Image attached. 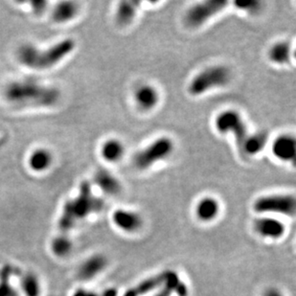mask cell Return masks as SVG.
<instances>
[{"label": "cell", "instance_id": "obj_1", "mask_svg": "<svg viewBox=\"0 0 296 296\" xmlns=\"http://www.w3.org/2000/svg\"><path fill=\"white\" fill-rule=\"evenodd\" d=\"M10 103L20 106H52L59 102L60 92L54 87L44 86L34 80L15 81L5 89Z\"/></svg>", "mask_w": 296, "mask_h": 296}, {"label": "cell", "instance_id": "obj_19", "mask_svg": "<svg viewBox=\"0 0 296 296\" xmlns=\"http://www.w3.org/2000/svg\"><path fill=\"white\" fill-rule=\"evenodd\" d=\"M292 47L287 42L276 43L268 50V58L276 64H287L291 61Z\"/></svg>", "mask_w": 296, "mask_h": 296}, {"label": "cell", "instance_id": "obj_2", "mask_svg": "<svg viewBox=\"0 0 296 296\" xmlns=\"http://www.w3.org/2000/svg\"><path fill=\"white\" fill-rule=\"evenodd\" d=\"M74 41L66 39L53 45L49 49L42 51L29 44L22 45L17 50V59L23 65L38 70L48 69L68 56L75 49Z\"/></svg>", "mask_w": 296, "mask_h": 296}, {"label": "cell", "instance_id": "obj_21", "mask_svg": "<svg viewBox=\"0 0 296 296\" xmlns=\"http://www.w3.org/2000/svg\"><path fill=\"white\" fill-rule=\"evenodd\" d=\"M52 164V154L45 148L35 150L29 158L30 167L36 172H43Z\"/></svg>", "mask_w": 296, "mask_h": 296}, {"label": "cell", "instance_id": "obj_4", "mask_svg": "<svg viewBox=\"0 0 296 296\" xmlns=\"http://www.w3.org/2000/svg\"><path fill=\"white\" fill-rule=\"evenodd\" d=\"M230 77V70L226 66H210L193 78L188 88L189 93L193 96H200L210 89L224 87L228 84Z\"/></svg>", "mask_w": 296, "mask_h": 296}, {"label": "cell", "instance_id": "obj_17", "mask_svg": "<svg viewBox=\"0 0 296 296\" xmlns=\"http://www.w3.org/2000/svg\"><path fill=\"white\" fill-rule=\"evenodd\" d=\"M268 135L265 132L247 135L242 146V151L248 155H255L262 151L266 147Z\"/></svg>", "mask_w": 296, "mask_h": 296}, {"label": "cell", "instance_id": "obj_13", "mask_svg": "<svg viewBox=\"0 0 296 296\" xmlns=\"http://www.w3.org/2000/svg\"><path fill=\"white\" fill-rule=\"evenodd\" d=\"M220 211V202L212 197H205L196 205V217L199 222H211L218 218Z\"/></svg>", "mask_w": 296, "mask_h": 296}, {"label": "cell", "instance_id": "obj_8", "mask_svg": "<svg viewBox=\"0 0 296 296\" xmlns=\"http://www.w3.org/2000/svg\"><path fill=\"white\" fill-rule=\"evenodd\" d=\"M228 4L225 0H207L192 6L185 15V22L189 27L197 28L205 24L210 18L222 12Z\"/></svg>", "mask_w": 296, "mask_h": 296}, {"label": "cell", "instance_id": "obj_16", "mask_svg": "<svg viewBox=\"0 0 296 296\" xmlns=\"http://www.w3.org/2000/svg\"><path fill=\"white\" fill-rule=\"evenodd\" d=\"M140 6V1L124 0L118 4L116 10V21L120 25H128L134 20Z\"/></svg>", "mask_w": 296, "mask_h": 296}, {"label": "cell", "instance_id": "obj_14", "mask_svg": "<svg viewBox=\"0 0 296 296\" xmlns=\"http://www.w3.org/2000/svg\"><path fill=\"white\" fill-rule=\"evenodd\" d=\"M94 182L104 194L108 196H116L122 190V185L118 178H115L114 175L105 169H100L97 171L94 177Z\"/></svg>", "mask_w": 296, "mask_h": 296}, {"label": "cell", "instance_id": "obj_12", "mask_svg": "<svg viewBox=\"0 0 296 296\" xmlns=\"http://www.w3.org/2000/svg\"><path fill=\"white\" fill-rule=\"evenodd\" d=\"M296 143L291 135L277 137L272 144V153L282 161H294L296 158Z\"/></svg>", "mask_w": 296, "mask_h": 296}, {"label": "cell", "instance_id": "obj_23", "mask_svg": "<svg viewBox=\"0 0 296 296\" xmlns=\"http://www.w3.org/2000/svg\"><path fill=\"white\" fill-rule=\"evenodd\" d=\"M21 290L25 296H40L42 285L38 276L34 273H27L21 280Z\"/></svg>", "mask_w": 296, "mask_h": 296}, {"label": "cell", "instance_id": "obj_18", "mask_svg": "<svg viewBox=\"0 0 296 296\" xmlns=\"http://www.w3.org/2000/svg\"><path fill=\"white\" fill-rule=\"evenodd\" d=\"M79 11V6L76 2L62 1L59 2L53 11V19L56 22L63 23L73 19Z\"/></svg>", "mask_w": 296, "mask_h": 296}, {"label": "cell", "instance_id": "obj_9", "mask_svg": "<svg viewBox=\"0 0 296 296\" xmlns=\"http://www.w3.org/2000/svg\"><path fill=\"white\" fill-rule=\"evenodd\" d=\"M253 226L255 232L264 239L279 240L286 233V225L280 220L271 216L257 218Z\"/></svg>", "mask_w": 296, "mask_h": 296}, {"label": "cell", "instance_id": "obj_25", "mask_svg": "<svg viewBox=\"0 0 296 296\" xmlns=\"http://www.w3.org/2000/svg\"><path fill=\"white\" fill-rule=\"evenodd\" d=\"M32 8L34 10V12L38 15L43 14L46 10V6H47V2L46 1H36V2H32Z\"/></svg>", "mask_w": 296, "mask_h": 296}, {"label": "cell", "instance_id": "obj_20", "mask_svg": "<svg viewBox=\"0 0 296 296\" xmlns=\"http://www.w3.org/2000/svg\"><path fill=\"white\" fill-rule=\"evenodd\" d=\"M124 152V145L117 139L105 141L101 148V154L107 162H117L123 157Z\"/></svg>", "mask_w": 296, "mask_h": 296}, {"label": "cell", "instance_id": "obj_3", "mask_svg": "<svg viewBox=\"0 0 296 296\" xmlns=\"http://www.w3.org/2000/svg\"><path fill=\"white\" fill-rule=\"evenodd\" d=\"M103 207V200L92 194L90 184L83 182L79 196L65 204L60 223L68 228L73 226L77 221L89 217L92 213L101 211Z\"/></svg>", "mask_w": 296, "mask_h": 296}, {"label": "cell", "instance_id": "obj_5", "mask_svg": "<svg viewBox=\"0 0 296 296\" xmlns=\"http://www.w3.org/2000/svg\"><path fill=\"white\" fill-rule=\"evenodd\" d=\"M174 149L175 144L171 138H158L134 155V166L139 170H147L155 163L168 158Z\"/></svg>", "mask_w": 296, "mask_h": 296}, {"label": "cell", "instance_id": "obj_24", "mask_svg": "<svg viewBox=\"0 0 296 296\" xmlns=\"http://www.w3.org/2000/svg\"><path fill=\"white\" fill-rule=\"evenodd\" d=\"M260 2L258 1H236L235 2V6L237 7L238 9L249 12V13H253L258 11V9L260 8Z\"/></svg>", "mask_w": 296, "mask_h": 296}, {"label": "cell", "instance_id": "obj_15", "mask_svg": "<svg viewBox=\"0 0 296 296\" xmlns=\"http://www.w3.org/2000/svg\"><path fill=\"white\" fill-rule=\"evenodd\" d=\"M134 99L141 109L149 110L158 104L159 93L154 87L144 85L136 89L134 93Z\"/></svg>", "mask_w": 296, "mask_h": 296}, {"label": "cell", "instance_id": "obj_10", "mask_svg": "<svg viewBox=\"0 0 296 296\" xmlns=\"http://www.w3.org/2000/svg\"><path fill=\"white\" fill-rule=\"evenodd\" d=\"M113 224L122 232L134 234L143 226L142 217L132 210L117 209L112 214Z\"/></svg>", "mask_w": 296, "mask_h": 296}, {"label": "cell", "instance_id": "obj_26", "mask_svg": "<svg viewBox=\"0 0 296 296\" xmlns=\"http://www.w3.org/2000/svg\"><path fill=\"white\" fill-rule=\"evenodd\" d=\"M262 296H285L283 295V293H282L280 290H278V289H276V288H268L267 289L264 293H263V295Z\"/></svg>", "mask_w": 296, "mask_h": 296}, {"label": "cell", "instance_id": "obj_7", "mask_svg": "<svg viewBox=\"0 0 296 296\" xmlns=\"http://www.w3.org/2000/svg\"><path fill=\"white\" fill-rule=\"evenodd\" d=\"M215 127L220 134H233L240 148L248 135L245 121L241 114L233 109H227L221 112L215 119Z\"/></svg>", "mask_w": 296, "mask_h": 296}, {"label": "cell", "instance_id": "obj_28", "mask_svg": "<svg viewBox=\"0 0 296 296\" xmlns=\"http://www.w3.org/2000/svg\"><path fill=\"white\" fill-rule=\"evenodd\" d=\"M117 295H118V293H117L116 290L109 289V290L105 291L102 296H117Z\"/></svg>", "mask_w": 296, "mask_h": 296}, {"label": "cell", "instance_id": "obj_22", "mask_svg": "<svg viewBox=\"0 0 296 296\" xmlns=\"http://www.w3.org/2000/svg\"><path fill=\"white\" fill-rule=\"evenodd\" d=\"M52 253L58 258H65L73 250V243L66 236L55 238L51 244Z\"/></svg>", "mask_w": 296, "mask_h": 296}, {"label": "cell", "instance_id": "obj_27", "mask_svg": "<svg viewBox=\"0 0 296 296\" xmlns=\"http://www.w3.org/2000/svg\"><path fill=\"white\" fill-rule=\"evenodd\" d=\"M73 296H99L96 293H94L93 291H88V290H78L75 292Z\"/></svg>", "mask_w": 296, "mask_h": 296}, {"label": "cell", "instance_id": "obj_6", "mask_svg": "<svg viewBox=\"0 0 296 296\" xmlns=\"http://www.w3.org/2000/svg\"><path fill=\"white\" fill-rule=\"evenodd\" d=\"M296 198L292 195H269L258 197L253 209L258 214H280L293 217L296 213Z\"/></svg>", "mask_w": 296, "mask_h": 296}, {"label": "cell", "instance_id": "obj_11", "mask_svg": "<svg viewBox=\"0 0 296 296\" xmlns=\"http://www.w3.org/2000/svg\"><path fill=\"white\" fill-rule=\"evenodd\" d=\"M107 266V260L104 255L96 254L90 256L80 266L78 270L79 278L84 281H89L101 274Z\"/></svg>", "mask_w": 296, "mask_h": 296}]
</instances>
